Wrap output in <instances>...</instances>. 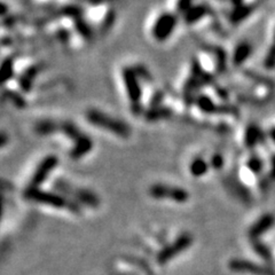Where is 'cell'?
<instances>
[{"label": "cell", "instance_id": "10", "mask_svg": "<svg viewBox=\"0 0 275 275\" xmlns=\"http://www.w3.org/2000/svg\"><path fill=\"white\" fill-rule=\"evenodd\" d=\"M251 53V44L248 43V41H243V43L239 44L238 46H236L234 54H233V62H234L235 66H241L242 63H244L245 61L250 57Z\"/></svg>", "mask_w": 275, "mask_h": 275}, {"label": "cell", "instance_id": "1", "mask_svg": "<svg viewBox=\"0 0 275 275\" xmlns=\"http://www.w3.org/2000/svg\"><path fill=\"white\" fill-rule=\"evenodd\" d=\"M86 118L92 125L99 127L100 130L113 133L117 137L127 138L131 133L130 126H127L124 121L117 120V118L110 116V115L101 110L88 109L86 111Z\"/></svg>", "mask_w": 275, "mask_h": 275}, {"label": "cell", "instance_id": "11", "mask_svg": "<svg viewBox=\"0 0 275 275\" xmlns=\"http://www.w3.org/2000/svg\"><path fill=\"white\" fill-rule=\"evenodd\" d=\"M190 241L191 240L189 236H181V238L177 241L175 247L173 244L170 249H168L166 251H163L162 254L159 255V260L166 261L169 258H171V256L178 254V252H180L181 250H184V249H186L188 245L190 244Z\"/></svg>", "mask_w": 275, "mask_h": 275}, {"label": "cell", "instance_id": "4", "mask_svg": "<svg viewBox=\"0 0 275 275\" xmlns=\"http://www.w3.org/2000/svg\"><path fill=\"white\" fill-rule=\"evenodd\" d=\"M149 194L150 196L157 198V200L169 198V200H173L178 203H185L189 198V194L187 190L182 189L180 187L168 186V185L161 184H156L150 187Z\"/></svg>", "mask_w": 275, "mask_h": 275}, {"label": "cell", "instance_id": "14", "mask_svg": "<svg viewBox=\"0 0 275 275\" xmlns=\"http://www.w3.org/2000/svg\"><path fill=\"white\" fill-rule=\"evenodd\" d=\"M252 247H254V250L257 252L261 258L265 259V260L267 261L272 260V254L270 249H268L266 245H264L263 243L258 242L257 240H254V241H252Z\"/></svg>", "mask_w": 275, "mask_h": 275}, {"label": "cell", "instance_id": "7", "mask_svg": "<svg viewBox=\"0 0 275 275\" xmlns=\"http://www.w3.org/2000/svg\"><path fill=\"white\" fill-rule=\"evenodd\" d=\"M229 267L235 272L242 273H251L255 275H275V271L272 267L263 266L252 263V261L242 260V259H234L229 264Z\"/></svg>", "mask_w": 275, "mask_h": 275}, {"label": "cell", "instance_id": "20", "mask_svg": "<svg viewBox=\"0 0 275 275\" xmlns=\"http://www.w3.org/2000/svg\"><path fill=\"white\" fill-rule=\"evenodd\" d=\"M270 137H271V139L273 140V141L275 142V127H274V129H272V130H271V132H270Z\"/></svg>", "mask_w": 275, "mask_h": 275}, {"label": "cell", "instance_id": "12", "mask_svg": "<svg viewBox=\"0 0 275 275\" xmlns=\"http://www.w3.org/2000/svg\"><path fill=\"white\" fill-rule=\"evenodd\" d=\"M207 170H209V164H207L204 158L197 157L190 162L189 171L191 175H194V177H202V175L206 173Z\"/></svg>", "mask_w": 275, "mask_h": 275}, {"label": "cell", "instance_id": "21", "mask_svg": "<svg viewBox=\"0 0 275 275\" xmlns=\"http://www.w3.org/2000/svg\"><path fill=\"white\" fill-rule=\"evenodd\" d=\"M274 41H275V30H274Z\"/></svg>", "mask_w": 275, "mask_h": 275}, {"label": "cell", "instance_id": "3", "mask_svg": "<svg viewBox=\"0 0 275 275\" xmlns=\"http://www.w3.org/2000/svg\"><path fill=\"white\" fill-rule=\"evenodd\" d=\"M177 22L178 18L174 14H171V13H162L161 15H158L157 18H156L154 22V24H153V38H154L155 40L159 41V43L169 39L171 34H173Z\"/></svg>", "mask_w": 275, "mask_h": 275}, {"label": "cell", "instance_id": "8", "mask_svg": "<svg viewBox=\"0 0 275 275\" xmlns=\"http://www.w3.org/2000/svg\"><path fill=\"white\" fill-rule=\"evenodd\" d=\"M92 148H93V141L87 136H84L77 142L73 143L72 148L69 153L70 158L79 159L84 157L86 154H88L91 152Z\"/></svg>", "mask_w": 275, "mask_h": 275}, {"label": "cell", "instance_id": "9", "mask_svg": "<svg viewBox=\"0 0 275 275\" xmlns=\"http://www.w3.org/2000/svg\"><path fill=\"white\" fill-rule=\"evenodd\" d=\"M274 217L270 215V213H268V215H264L251 227L250 231H249V236H250L252 240H257L259 236L264 234L265 232H267L268 229L274 225Z\"/></svg>", "mask_w": 275, "mask_h": 275}, {"label": "cell", "instance_id": "5", "mask_svg": "<svg viewBox=\"0 0 275 275\" xmlns=\"http://www.w3.org/2000/svg\"><path fill=\"white\" fill-rule=\"evenodd\" d=\"M59 158L56 155H49L46 156L39 164H38L36 171L34 172L33 177L30 179V187L29 189H37L43 182L46 180L51 172L56 168Z\"/></svg>", "mask_w": 275, "mask_h": 275}, {"label": "cell", "instance_id": "17", "mask_svg": "<svg viewBox=\"0 0 275 275\" xmlns=\"http://www.w3.org/2000/svg\"><path fill=\"white\" fill-rule=\"evenodd\" d=\"M247 166L251 172L259 173V172L261 171V169H263V162L260 161L259 157H251L247 163Z\"/></svg>", "mask_w": 275, "mask_h": 275}, {"label": "cell", "instance_id": "6", "mask_svg": "<svg viewBox=\"0 0 275 275\" xmlns=\"http://www.w3.org/2000/svg\"><path fill=\"white\" fill-rule=\"evenodd\" d=\"M29 200H33L34 202L46 204V206H51L54 207H67L69 206V202L65 197L60 196L57 194L49 193V191H41L37 188V189H28L25 193Z\"/></svg>", "mask_w": 275, "mask_h": 275}, {"label": "cell", "instance_id": "16", "mask_svg": "<svg viewBox=\"0 0 275 275\" xmlns=\"http://www.w3.org/2000/svg\"><path fill=\"white\" fill-rule=\"evenodd\" d=\"M264 67L270 70L275 68V43L268 49L266 55H265Z\"/></svg>", "mask_w": 275, "mask_h": 275}, {"label": "cell", "instance_id": "2", "mask_svg": "<svg viewBox=\"0 0 275 275\" xmlns=\"http://www.w3.org/2000/svg\"><path fill=\"white\" fill-rule=\"evenodd\" d=\"M121 78H123V84L126 89L127 97L132 103V109H140L142 89L139 82V73L131 68H124L121 70Z\"/></svg>", "mask_w": 275, "mask_h": 275}, {"label": "cell", "instance_id": "15", "mask_svg": "<svg viewBox=\"0 0 275 275\" xmlns=\"http://www.w3.org/2000/svg\"><path fill=\"white\" fill-rule=\"evenodd\" d=\"M2 83H5L7 79H11L14 75V62L12 59H7L2 62Z\"/></svg>", "mask_w": 275, "mask_h": 275}, {"label": "cell", "instance_id": "13", "mask_svg": "<svg viewBox=\"0 0 275 275\" xmlns=\"http://www.w3.org/2000/svg\"><path fill=\"white\" fill-rule=\"evenodd\" d=\"M259 140H260V132H259L258 127L256 126L249 127L244 136L245 145L249 147H254L256 143H258Z\"/></svg>", "mask_w": 275, "mask_h": 275}, {"label": "cell", "instance_id": "18", "mask_svg": "<svg viewBox=\"0 0 275 275\" xmlns=\"http://www.w3.org/2000/svg\"><path fill=\"white\" fill-rule=\"evenodd\" d=\"M212 166L215 169H222L223 165V156L222 155H215L212 157Z\"/></svg>", "mask_w": 275, "mask_h": 275}, {"label": "cell", "instance_id": "19", "mask_svg": "<svg viewBox=\"0 0 275 275\" xmlns=\"http://www.w3.org/2000/svg\"><path fill=\"white\" fill-rule=\"evenodd\" d=\"M271 175L275 179V155L272 158V163H271Z\"/></svg>", "mask_w": 275, "mask_h": 275}]
</instances>
